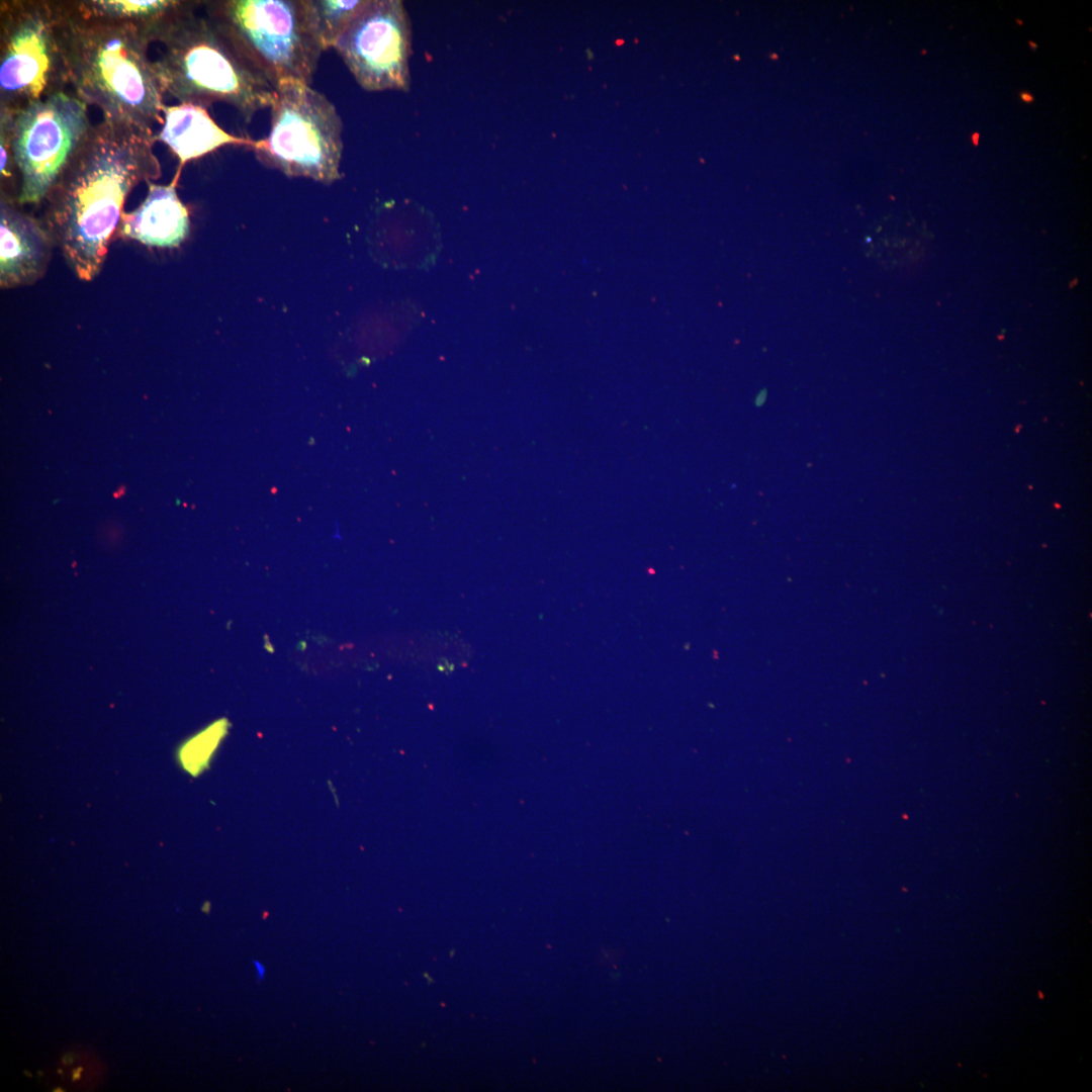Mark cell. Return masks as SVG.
<instances>
[{"label":"cell","instance_id":"obj_21","mask_svg":"<svg viewBox=\"0 0 1092 1092\" xmlns=\"http://www.w3.org/2000/svg\"><path fill=\"white\" fill-rule=\"evenodd\" d=\"M979 136H980V135H979V133H978V132H975V133H973V135H972V142H973V144H974L975 146H977V145H978Z\"/></svg>","mask_w":1092,"mask_h":1092},{"label":"cell","instance_id":"obj_8","mask_svg":"<svg viewBox=\"0 0 1092 1092\" xmlns=\"http://www.w3.org/2000/svg\"><path fill=\"white\" fill-rule=\"evenodd\" d=\"M334 49L364 90H408L412 27L401 1L368 0Z\"/></svg>","mask_w":1092,"mask_h":1092},{"label":"cell","instance_id":"obj_10","mask_svg":"<svg viewBox=\"0 0 1092 1092\" xmlns=\"http://www.w3.org/2000/svg\"><path fill=\"white\" fill-rule=\"evenodd\" d=\"M177 178L169 185L148 181L144 201L135 209L122 212L116 233L149 247H178L189 234L190 221L176 192Z\"/></svg>","mask_w":1092,"mask_h":1092},{"label":"cell","instance_id":"obj_11","mask_svg":"<svg viewBox=\"0 0 1092 1092\" xmlns=\"http://www.w3.org/2000/svg\"><path fill=\"white\" fill-rule=\"evenodd\" d=\"M164 123L156 140L164 143L179 160L180 168L191 160L201 158L223 146H248L253 140L237 136L223 130L209 115L207 108L190 104L165 105Z\"/></svg>","mask_w":1092,"mask_h":1092},{"label":"cell","instance_id":"obj_5","mask_svg":"<svg viewBox=\"0 0 1092 1092\" xmlns=\"http://www.w3.org/2000/svg\"><path fill=\"white\" fill-rule=\"evenodd\" d=\"M270 108L268 135L250 147L257 159L288 177L338 180L343 123L334 104L310 85L287 82L275 88Z\"/></svg>","mask_w":1092,"mask_h":1092},{"label":"cell","instance_id":"obj_18","mask_svg":"<svg viewBox=\"0 0 1092 1092\" xmlns=\"http://www.w3.org/2000/svg\"><path fill=\"white\" fill-rule=\"evenodd\" d=\"M1020 97L1025 102H1032V100H1033V97L1029 93H1026V92L1021 93Z\"/></svg>","mask_w":1092,"mask_h":1092},{"label":"cell","instance_id":"obj_17","mask_svg":"<svg viewBox=\"0 0 1092 1092\" xmlns=\"http://www.w3.org/2000/svg\"><path fill=\"white\" fill-rule=\"evenodd\" d=\"M62 1062L65 1065L72 1064L74 1062V1057L71 1054H66L63 1056Z\"/></svg>","mask_w":1092,"mask_h":1092},{"label":"cell","instance_id":"obj_2","mask_svg":"<svg viewBox=\"0 0 1092 1092\" xmlns=\"http://www.w3.org/2000/svg\"><path fill=\"white\" fill-rule=\"evenodd\" d=\"M69 89L103 118L151 127L164 123V92L148 56L149 34L94 14L80 1H55Z\"/></svg>","mask_w":1092,"mask_h":1092},{"label":"cell","instance_id":"obj_9","mask_svg":"<svg viewBox=\"0 0 1092 1092\" xmlns=\"http://www.w3.org/2000/svg\"><path fill=\"white\" fill-rule=\"evenodd\" d=\"M15 201H0V285L15 288L37 281L46 272L53 239L40 220Z\"/></svg>","mask_w":1092,"mask_h":1092},{"label":"cell","instance_id":"obj_13","mask_svg":"<svg viewBox=\"0 0 1092 1092\" xmlns=\"http://www.w3.org/2000/svg\"><path fill=\"white\" fill-rule=\"evenodd\" d=\"M368 0H307L324 51L334 49L339 37Z\"/></svg>","mask_w":1092,"mask_h":1092},{"label":"cell","instance_id":"obj_14","mask_svg":"<svg viewBox=\"0 0 1092 1092\" xmlns=\"http://www.w3.org/2000/svg\"><path fill=\"white\" fill-rule=\"evenodd\" d=\"M225 731L224 722L220 721L197 734L184 745L180 755L189 772L197 774L206 766Z\"/></svg>","mask_w":1092,"mask_h":1092},{"label":"cell","instance_id":"obj_12","mask_svg":"<svg viewBox=\"0 0 1092 1092\" xmlns=\"http://www.w3.org/2000/svg\"><path fill=\"white\" fill-rule=\"evenodd\" d=\"M88 11L130 22L145 30L152 41L161 27L182 7L178 0H81Z\"/></svg>","mask_w":1092,"mask_h":1092},{"label":"cell","instance_id":"obj_6","mask_svg":"<svg viewBox=\"0 0 1092 1092\" xmlns=\"http://www.w3.org/2000/svg\"><path fill=\"white\" fill-rule=\"evenodd\" d=\"M0 20V111L70 90L55 1H1Z\"/></svg>","mask_w":1092,"mask_h":1092},{"label":"cell","instance_id":"obj_7","mask_svg":"<svg viewBox=\"0 0 1092 1092\" xmlns=\"http://www.w3.org/2000/svg\"><path fill=\"white\" fill-rule=\"evenodd\" d=\"M88 105L70 90L0 111L18 173V205L40 204L92 125Z\"/></svg>","mask_w":1092,"mask_h":1092},{"label":"cell","instance_id":"obj_16","mask_svg":"<svg viewBox=\"0 0 1092 1092\" xmlns=\"http://www.w3.org/2000/svg\"><path fill=\"white\" fill-rule=\"evenodd\" d=\"M82 1072H83V1067H78V1068H76V1069H75V1070H74V1071L72 1072V1080H73V1081L79 1080V1079H80V1077H81V1074H82Z\"/></svg>","mask_w":1092,"mask_h":1092},{"label":"cell","instance_id":"obj_1","mask_svg":"<svg viewBox=\"0 0 1092 1092\" xmlns=\"http://www.w3.org/2000/svg\"><path fill=\"white\" fill-rule=\"evenodd\" d=\"M151 127L103 118L92 124L41 202L39 219L76 277L93 280L140 182L158 179Z\"/></svg>","mask_w":1092,"mask_h":1092},{"label":"cell","instance_id":"obj_15","mask_svg":"<svg viewBox=\"0 0 1092 1092\" xmlns=\"http://www.w3.org/2000/svg\"><path fill=\"white\" fill-rule=\"evenodd\" d=\"M766 399V390H761L755 397V404L762 405Z\"/></svg>","mask_w":1092,"mask_h":1092},{"label":"cell","instance_id":"obj_20","mask_svg":"<svg viewBox=\"0 0 1092 1092\" xmlns=\"http://www.w3.org/2000/svg\"><path fill=\"white\" fill-rule=\"evenodd\" d=\"M254 964L257 966V970L259 972L260 979H262L263 975L265 973L264 967L262 965H260L258 962H254Z\"/></svg>","mask_w":1092,"mask_h":1092},{"label":"cell","instance_id":"obj_3","mask_svg":"<svg viewBox=\"0 0 1092 1092\" xmlns=\"http://www.w3.org/2000/svg\"><path fill=\"white\" fill-rule=\"evenodd\" d=\"M202 1H185L162 26L155 41L162 43L153 61L164 92L180 103L209 107L223 102L246 122L271 107L275 88L239 53L229 37L205 14Z\"/></svg>","mask_w":1092,"mask_h":1092},{"label":"cell","instance_id":"obj_19","mask_svg":"<svg viewBox=\"0 0 1092 1092\" xmlns=\"http://www.w3.org/2000/svg\"><path fill=\"white\" fill-rule=\"evenodd\" d=\"M124 493H125V487H124V486H120V487H119V488H118V489H117V490H116V491H115V492L113 493V496H114L115 498H118V497H120V496H121L122 494H124Z\"/></svg>","mask_w":1092,"mask_h":1092},{"label":"cell","instance_id":"obj_4","mask_svg":"<svg viewBox=\"0 0 1092 1092\" xmlns=\"http://www.w3.org/2000/svg\"><path fill=\"white\" fill-rule=\"evenodd\" d=\"M205 14L274 88L310 85L325 52L307 0L202 1Z\"/></svg>","mask_w":1092,"mask_h":1092}]
</instances>
